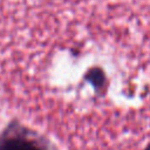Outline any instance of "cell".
Here are the masks:
<instances>
[{"instance_id": "obj_2", "label": "cell", "mask_w": 150, "mask_h": 150, "mask_svg": "<svg viewBox=\"0 0 150 150\" xmlns=\"http://www.w3.org/2000/svg\"><path fill=\"white\" fill-rule=\"evenodd\" d=\"M144 150H150V144H148V145H146V148H145Z\"/></svg>"}, {"instance_id": "obj_1", "label": "cell", "mask_w": 150, "mask_h": 150, "mask_svg": "<svg viewBox=\"0 0 150 150\" xmlns=\"http://www.w3.org/2000/svg\"><path fill=\"white\" fill-rule=\"evenodd\" d=\"M0 150H50V146L36 132L12 123L0 134Z\"/></svg>"}]
</instances>
